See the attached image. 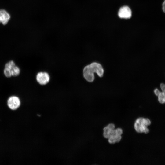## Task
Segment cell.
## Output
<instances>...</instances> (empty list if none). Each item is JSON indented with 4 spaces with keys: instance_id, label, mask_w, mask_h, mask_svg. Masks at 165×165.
I'll return each mask as SVG.
<instances>
[{
    "instance_id": "5",
    "label": "cell",
    "mask_w": 165,
    "mask_h": 165,
    "mask_svg": "<svg viewBox=\"0 0 165 165\" xmlns=\"http://www.w3.org/2000/svg\"><path fill=\"white\" fill-rule=\"evenodd\" d=\"M38 82L41 85H45L49 82L50 78L49 74L45 72L38 73L36 76Z\"/></svg>"
},
{
    "instance_id": "15",
    "label": "cell",
    "mask_w": 165,
    "mask_h": 165,
    "mask_svg": "<svg viewBox=\"0 0 165 165\" xmlns=\"http://www.w3.org/2000/svg\"><path fill=\"white\" fill-rule=\"evenodd\" d=\"M160 87L165 97V84L163 83L161 84Z\"/></svg>"
},
{
    "instance_id": "9",
    "label": "cell",
    "mask_w": 165,
    "mask_h": 165,
    "mask_svg": "<svg viewBox=\"0 0 165 165\" xmlns=\"http://www.w3.org/2000/svg\"><path fill=\"white\" fill-rule=\"evenodd\" d=\"M157 96L158 101L160 103L163 104L165 103V97L162 91H160Z\"/></svg>"
},
{
    "instance_id": "4",
    "label": "cell",
    "mask_w": 165,
    "mask_h": 165,
    "mask_svg": "<svg viewBox=\"0 0 165 165\" xmlns=\"http://www.w3.org/2000/svg\"><path fill=\"white\" fill-rule=\"evenodd\" d=\"M118 15L119 18L123 19H129L132 16V12L130 8L127 6H124L119 9Z\"/></svg>"
},
{
    "instance_id": "10",
    "label": "cell",
    "mask_w": 165,
    "mask_h": 165,
    "mask_svg": "<svg viewBox=\"0 0 165 165\" xmlns=\"http://www.w3.org/2000/svg\"><path fill=\"white\" fill-rule=\"evenodd\" d=\"M15 66L16 64L12 60H11L6 64L5 68L11 70Z\"/></svg>"
},
{
    "instance_id": "14",
    "label": "cell",
    "mask_w": 165,
    "mask_h": 165,
    "mask_svg": "<svg viewBox=\"0 0 165 165\" xmlns=\"http://www.w3.org/2000/svg\"><path fill=\"white\" fill-rule=\"evenodd\" d=\"M114 137L116 142H119L121 139V135L116 134Z\"/></svg>"
},
{
    "instance_id": "12",
    "label": "cell",
    "mask_w": 165,
    "mask_h": 165,
    "mask_svg": "<svg viewBox=\"0 0 165 165\" xmlns=\"http://www.w3.org/2000/svg\"><path fill=\"white\" fill-rule=\"evenodd\" d=\"M114 136H111L108 138V142L110 143L114 144L116 142Z\"/></svg>"
},
{
    "instance_id": "8",
    "label": "cell",
    "mask_w": 165,
    "mask_h": 165,
    "mask_svg": "<svg viewBox=\"0 0 165 165\" xmlns=\"http://www.w3.org/2000/svg\"><path fill=\"white\" fill-rule=\"evenodd\" d=\"M20 71V68L16 65L11 70L12 76L17 77L19 75Z\"/></svg>"
},
{
    "instance_id": "1",
    "label": "cell",
    "mask_w": 165,
    "mask_h": 165,
    "mask_svg": "<svg viewBox=\"0 0 165 165\" xmlns=\"http://www.w3.org/2000/svg\"><path fill=\"white\" fill-rule=\"evenodd\" d=\"M151 123L150 120L148 118H140L136 120L134 128L138 132L147 134L149 131L147 127L149 126Z\"/></svg>"
},
{
    "instance_id": "13",
    "label": "cell",
    "mask_w": 165,
    "mask_h": 165,
    "mask_svg": "<svg viewBox=\"0 0 165 165\" xmlns=\"http://www.w3.org/2000/svg\"><path fill=\"white\" fill-rule=\"evenodd\" d=\"M115 131L116 134L121 135L123 133V130L120 128H117Z\"/></svg>"
},
{
    "instance_id": "2",
    "label": "cell",
    "mask_w": 165,
    "mask_h": 165,
    "mask_svg": "<svg viewBox=\"0 0 165 165\" xmlns=\"http://www.w3.org/2000/svg\"><path fill=\"white\" fill-rule=\"evenodd\" d=\"M7 105L10 109L15 110L17 109L20 105V98L16 96L10 97L7 100Z\"/></svg>"
},
{
    "instance_id": "3",
    "label": "cell",
    "mask_w": 165,
    "mask_h": 165,
    "mask_svg": "<svg viewBox=\"0 0 165 165\" xmlns=\"http://www.w3.org/2000/svg\"><path fill=\"white\" fill-rule=\"evenodd\" d=\"M94 72L90 64L86 66L83 70V75L85 79L89 82H93L95 78Z\"/></svg>"
},
{
    "instance_id": "11",
    "label": "cell",
    "mask_w": 165,
    "mask_h": 165,
    "mask_svg": "<svg viewBox=\"0 0 165 165\" xmlns=\"http://www.w3.org/2000/svg\"><path fill=\"white\" fill-rule=\"evenodd\" d=\"M3 73L5 76L7 78H10L12 76L11 70L9 69L4 68Z\"/></svg>"
},
{
    "instance_id": "7",
    "label": "cell",
    "mask_w": 165,
    "mask_h": 165,
    "mask_svg": "<svg viewBox=\"0 0 165 165\" xmlns=\"http://www.w3.org/2000/svg\"><path fill=\"white\" fill-rule=\"evenodd\" d=\"M10 18V16L9 13L4 9L0 10V23L3 25L6 24Z\"/></svg>"
},
{
    "instance_id": "17",
    "label": "cell",
    "mask_w": 165,
    "mask_h": 165,
    "mask_svg": "<svg viewBox=\"0 0 165 165\" xmlns=\"http://www.w3.org/2000/svg\"><path fill=\"white\" fill-rule=\"evenodd\" d=\"M108 127L110 130H113L115 128V125L112 123H110L109 124L108 126Z\"/></svg>"
},
{
    "instance_id": "16",
    "label": "cell",
    "mask_w": 165,
    "mask_h": 165,
    "mask_svg": "<svg viewBox=\"0 0 165 165\" xmlns=\"http://www.w3.org/2000/svg\"><path fill=\"white\" fill-rule=\"evenodd\" d=\"M103 135L104 137L106 138H108L110 137L108 132L107 131H104Z\"/></svg>"
},
{
    "instance_id": "6",
    "label": "cell",
    "mask_w": 165,
    "mask_h": 165,
    "mask_svg": "<svg viewBox=\"0 0 165 165\" xmlns=\"http://www.w3.org/2000/svg\"><path fill=\"white\" fill-rule=\"evenodd\" d=\"M94 73H96L99 77H102L104 71L102 65L99 63L94 62L90 64Z\"/></svg>"
},
{
    "instance_id": "18",
    "label": "cell",
    "mask_w": 165,
    "mask_h": 165,
    "mask_svg": "<svg viewBox=\"0 0 165 165\" xmlns=\"http://www.w3.org/2000/svg\"><path fill=\"white\" fill-rule=\"evenodd\" d=\"M162 9L163 12L165 13V0L162 4Z\"/></svg>"
}]
</instances>
